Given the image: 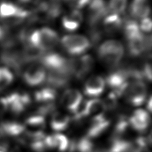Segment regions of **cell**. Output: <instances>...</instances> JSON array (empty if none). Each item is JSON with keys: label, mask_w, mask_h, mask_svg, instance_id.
Masks as SVG:
<instances>
[{"label": "cell", "mask_w": 152, "mask_h": 152, "mask_svg": "<svg viewBox=\"0 0 152 152\" xmlns=\"http://www.w3.org/2000/svg\"><path fill=\"white\" fill-rule=\"evenodd\" d=\"M127 3V0H110L107 8H109L110 13L120 15L126 10Z\"/></svg>", "instance_id": "603a6c76"}, {"label": "cell", "mask_w": 152, "mask_h": 152, "mask_svg": "<svg viewBox=\"0 0 152 152\" xmlns=\"http://www.w3.org/2000/svg\"><path fill=\"white\" fill-rule=\"evenodd\" d=\"M124 94L127 101L134 106H140L144 103L147 97V89L142 80L133 81L129 83Z\"/></svg>", "instance_id": "5b68a950"}, {"label": "cell", "mask_w": 152, "mask_h": 152, "mask_svg": "<svg viewBox=\"0 0 152 152\" xmlns=\"http://www.w3.org/2000/svg\"><path fill=\"white\" fill-rule=\"evenodd\" d=\"M61 44L69 54L77 56L83 54L90 47V42L81 35H67L61 40Z\"/></svg>", "instance_id": "277c9868"}, {"label": "cell", "mask_w": 152, "mask_h": 152, "mask_svg": "<svg viewBox=\"0 0 152 152\" xmlns=\"http://www.w3.org/2000/svg\"><path fill=\"white\" fill-rule=\"evenodd\" d=\"M90 0H66V3L70 7L78 10L88 4Z\"/></svg>", "instance_id": "4316f807"}, {"label": "cell", "mask_w": 152, "mask_h": 152, "mask_svg": "<svg viewBox=\"0 0 152 152\" xmlns=\"http://www.w3.org/2000/svg\"><path fill=\"white\" fill-rule=\"evenodd\" d=\"M133 17L143 19L147 18L150 13V5L148 0H133L130 7Z\"/></svg>", "instance_id": "2e32d148"}, {"label": "cell", "mask_w": 152, "mask_h": 152, "mask_svg": "<svg viewBox=\"0 0 152 152\" xmlns=\"http://www.w3.org/2000/svg\"><path fill=\"white\" fill-rule=\"evenodd\" d=\"M23 78L25 82L29 85H39L46 78L45 68L39 64L29 65L23 72Z\"/></svg>", "instance_id": "52a82bcc"}, {"label": "cell", "mask_w": 152, "mask_h": 152, "mask_svg": "<svg viewBox=\"0 0 152 152\" xmlns=\"http://www.w3.org/2000/svg\"><path fill=\"white\" fill-rule=\"evenodd\" d=\"M7 103V110L14 113H20L30 103V99L28 94L13 93L5 97Z\"/></svg>", "instance_id": "9c48e42d"}, {"label": "cell", "mask_w": 152, "mask_h": 152, "mask_svg": "<svg viewBox=\"0 0 152 152\" xmlns=\"http://www.w3.org/2000/svg\"><path fill=\"white\" fill-rule=\"evenodd\" d=\"M13 76L7 68H0V89L6 87L13 82Z\"/></svg>", "instance_id": "cb8c5ba5"}, {"label": "cell", "mask_w": 152, "mask_h": 152, "mask_svg": "<svg viewBox=\"0 0 152 152\" xmlns=\"http://www.w3.org/2000/svg\"><path fill=\"white\" fill-rule=\"evenodd\" d=\"M128 50L132 56L141 55L146 50V37L141 34L128 40Z\"/></svg>", "instance_id": "ac0fdd59"}, {"label": "cell", "mask_w": 152, "mask_h": 152, "mask_svg": "<svg viewBox=\"0 0 152 152\" xmlns=\"http://www.w3.org/2000/svg\"><path fill=\"white\" fill-rule=\"evenodd\" d=\"M89 21L92 25L104 18L108 13L107 7L104 0H90L89 1Z\"/></svg>", "instance_id": "30bf717a"}, {"label": "cell", "mask_w": 152, "mask_h": 152, "mask_svg": "<svg viewBox=\"0 0 152 152\" xmlns=\"http://www.w3.org/2000/svg\"><path fill=\"white\" fill-rule=\"evenodd\" d=\"M152 99H151V97H150V98H149V99H148V102L147 103V108H148V110L150 111H151V109H152V107H151V106H152Z\"/></svg>", "instance_id": "f546056e"}, {"label": "cell", "mask_w": 152, "mask_h": 152, "mask_svg": "<svg viewBox=\"0 0 152 152\" xmlns=\"http://www.w3.org/2000/svg\"><path fill=\"white\" fill-rule=\"evenodd\" d=\"M124 31L127 40L134 38L142 34L139 25L134 20L127 21L124 24Z\"/></svg>", "instance_id": "7402d4cb"}, {"label": "cell", "mask_w": 152, "mask_h": 152, "mask_svg": "<svg viewBox=\"0 0 152 152\" xmlns=\"http://www.w3.org/2000/svg\"><path fill=\"white\" fill-rule=\"evenodd\" d=\"M150 123V117L147 111L143 109L135 111L129 119V124L137 131H145Z\"/></svg>", "instance_id": "8fae6325"}, {"label": "cell", "mask_w": 152, "mask_h": 152, "mask_svg": "<svg viewBox=\"0 0 152 152\" xmlns=\"http://www.w3.org/2000/svg\"><path fill=\"white\" fill-rule=\"evenodd\" d=\"M27 40L28 44L34 46L43 52L55 48L59 40L58 34L52 29L43 28L28 34Z\"/></svg>", "instance_id": "6da1fadb"}, {"label": "cell", "mask_w": 152, "mask_h": 152, "mask_svg": "<svg viewBox=\"0 0 152 152\" xmlns=\"http://www.w3.org/2000/svg\"><path fill=\"white\" fill-rule=\"evenodd\" d=\"M105 80L99 76H94L86 81L84 86V93L90 97H96L104 91Z\"/></svg>", "instance_id": "4fadbf2b"}, {"label": "cell", "mask_w": 152, "mask_h": 152, "mask_svg": "<svg viewBox=\"0 0 152 152\" xmlns=\"http://www.w3.org/2000/svg\"><path fill=\"white\" fill-rule=\"evenodd\" d=\"M0 152H5V151H0Z\"/></svg>", "instance_id": "4dcf8cb0"}, {"label": "cell", "mask_w": 152, "mask_h": 152, "mask_svg": "<svg viewBox=\"0 0 152 152\" xmlns=\"http://www.w3.org/2000/svg\"><path fill=\"white\" fill-rule=\"evenodd\" d=\"M26 127L18 123H5L1 125L0 131L3 134H6L11 136H19L26 132Z\"/></svg>", "instance_id": "ffe728a7"}, {"label": "cell", "mask_w": 152, "mask_h": 152, "mask_svg": "<svg viewBox=\"0 0 152 152\" xmlns=\"http://www.w3.org/2000/svg\"><path fill=\"white\" fill-rule=\"evenodd\" d=\"M104 27L105 31L109 34L115 33L118 32L123 24V21L120 15L109 13L104 17Z\"/></svg>", "instance_id": "e0dca14e"}, {"label": "cell", "mask_w": 152, "mask_h": 152, "mask_svg": "<svg viewBox=\"0 0 152 152\" xmlns=\"http://www.w3.org/2000/svg\"><path fill=\"white\" fill-rule=\"evenodd\" d=\"M43 67L50 72H61L67 75H71V61L57 53H50L42 57Z\"/></svg>", "instance_id": "3957f363"}, {"label": "cell", "mask_w": 152, "mask_h": 152, "mask_svg": "<svg viewBox=\"0 0 152 152\" xmlns=\"http://www.w3.org/2000/svg\"><path fill=\"white\" fill-rule=\"evenodd\" d=\"M45 118L44 116L39 113L36 115H31L26 120V124L28 126L31 127L40 128L44 125Z\"/></svg>", "instance_id": "d4e9b609"}, {"label": "cell", "mask_w": 152, "mask_h": 152, "mask_svg": "<svg viewBox=\"0 0 152 152\" xmlns=\"http://www.w3.org/2000/svg\"><path fill=\"white\" fill-rule=\"evenodd\" d=\"M124 48L118 40H107L101 44L98 50L99 59L109 66L118 65L124 56Z\"/></svg>", "instance_id": "7a4b0ae2"}, {"label": "cell", "mask_w": 152, "mask_h": 152, "mask_svg": "<svg viewBox=\"0 0 152 152\" xmlns=\"http://www.w3.org/2000/svg\"><path fill=\"white\" fill-rule=\"evenodd\" d=\"M69 117L62 112H56L53 114L51 119V127L54 131H61L69 125Z\"/></svg>", "instance_id": "d6986e66"}, {"label": "cell", "mask_w": 152, "mask_h": 152, "mask_svg": "<svg viewBox=\"0 0 152 152\" xmlns=\"http://www.w3.org/2000/svg\"><path fill=\"white\" fill-rule=\"evenodd\" d=\"M82 103V95L76 89H70L64 93L61 104L70 112L75 113Z\"/></svg>", "instance_id": "ba28073f"}, {"label": "cell", "mask_w": 152, "mask_h": 152, "mask_svg": "<svg viewBox=\"0 0 152 152\" xmlns=\"http://www.w3.org/2000/svg\"><path fill=\"white\" fill-rule=\"evenodd\" d=\"M82 20L83 15L81 12L78 10H74L64 16L62 25L67 30L74 31L80 27Z\"/></svg>", "instance_id": "5bb4252c"}, {"label": "cell", "mask_w": 152, "mask_h": 152, "mask_svg": "<svg viewBox=\"0 0 152 152\" xmlns=\"http://www.w3.org/2000/svg\"><path fill=\"white\" fill-rule=\"evenodd\" d=\"M110 119L104 113L94 117L88 133V137H96L105 131L110 125Z\"/></svg>", "instance_id": "7c38bea8"}, {"label": "cell", "mask_w": 152, "mask_h": 152, "mask_svg": "<svg viewBox=\"0 0 152 152\" xmlns=\"http://www.w3.org/2000/svg\"><path fill=\"white\" fill-rule=\"evenodd\" d=\"M140 28L143 32H150L151 30V21L150 18L147 17L142 19L140 24Z\"/></svg>", "instance_id": "83f0119b"}, {"label": "cell", "mask_w": 152, "mask_h": 152, "mask_svg": "<svg viewBox=\"0 0 152 152\" xmlns=\"http://www.w3.org/2000/svg\"><path fill=\"white\" fill-rule=\"evenodd\" d=\"M56 97V91L51 87L43 88L37 91L35 94V99L38 102L50 103L53 101Z\"/></svg>", "instance_id": "44dd1931"}, {"label": "cell", "mask_w": 152, "mask_h": 152, "mask_svg": "<svg viewBox=\"0 0 152 152\" xmlns=\"http://www.w3.org/2000/svg\"><path fill=\"white\" fill-rule=\"evenodd\" d=\"M94 61L90 55H84L71 61V73L77 78H82L91 72Z\"/></svg>", "instance_id": "8992f818"}, {"label": "cell", "mask_w": 152, "mask_h": 152, "mask_svg": "<svg viewBox=\"0 0 152 152\" xmlns=\"http://www.w3.org/2000/svg\"><path fill=\"white\" fill-rule=\"evenodd\" d=\"M77 150L80 152H92L93 144L88 137L83 138L77 143Z\"/></svg>", "instance_id": "484cf974"}, {"label": "cell", "mask_w": 152, "mask_h": 152, "mask_svg": "<svg viewBox=\"0 0 152 152\" xmlns=\"http://www.w3.org/2000/svg\"><path fill=\"white\" fill-rule=\"evenodd\" d=\"M44 142L45 148L57 149L59 151H66L69 145L67 138L64 135L60 134L45 137Z\"/></svg>", "instance_id": "9a60e30c"}, {"label": "cell", "mask_w": 152, "mask_h": 152, "mask_svg": "<svg viewBox=\"0 0 152 152\" xmlns=\"http://www.w3.org/2000/svg\"><path fill=\"white\" fill-rule=\"evenodd\" d=\"M142 72L143 77H145L149 81L151 80V66L150 63H147L144 65Z\"/></svg>", "instance_id": "f1b7e54d"}]
</instances>
